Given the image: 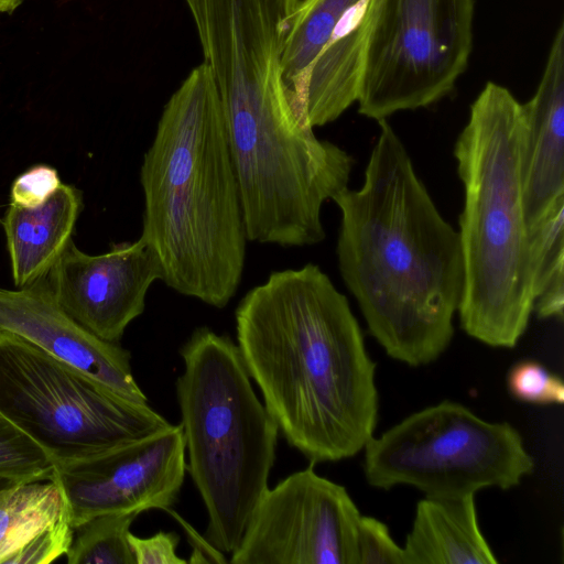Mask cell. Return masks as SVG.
I'll return each instance as SVG.
<instances>
[{"instance_id": "cell-1", "label": "cell", "mask_w": 564, "mask_h": 564, "mask_svg": "<svg viewBox=\"0 0 564 564\" xmlns=\"http://www.w3.org/2000/svg\"><path fill=\"white\" fill-rule=\"evenodd\" d=\"M237 346L286 443L311 464L358 454L378 419L376 364L347 297L307 263L239 302Z\"/></svg>"}, {"instance_id": "cell-2", "label": "cell", "mask_w": 564, "mask_h": 564, "mask_svg": "<svg viewBox=\"0 0 564 564\" xmlns=\"http://www.w3.org/2000/svg\"><path fill=\"white\" fill-rule=\"evenodd\" d=\"M378 123L362 186L333 198L341 214L336 253L371 335L391 358L417 367L453 338L463 252L401 139L387 119Z\"/></svg>"}, {"instance_id": "cell-3", "label": "cell", "mask_w": 564, "mask_h": 564, "mask_svg": "<svg viewBox=\"0 0 564 564\" xmlns=\"http://www.w3.org/2000/svg\"><path fill=\"white\" fill-rule=\"evenodd\" d=\"M141 238L170 289L223 308L240 285L248 241L225 117L209 66L171 95L140 169Z\"/></svg>"}, {"instance_id": "cell-4", "label": "cell", "mask_w": 564, "mask_h": 564, "mask_svg": "<svg viewBox=\"0 0 564 564\" xmlns=\"http://www.w3.org/2000/svg\"><path fill=\"white\" fill-rule=\"evenodd\" d=\"M521 105L506 87L488 82L454 147L464 186L458 231L464 290L457 312L465 333L492 347H514L533 312Z\"/></svg>"}, {"instance_id": "cell-5", "label": "cell", "mask_w": 564, "mask_h": 564, "mask_svg": "<svg viewBox=\"0 0 564 564\" xmlns=\"http://www.w3.org/2000/svg\"><path fill=\"white\" fill-rule=\"evenodd\" d=\"M180 355L184 371L175 388L186 471L207 512L205 541L231 554L269 488L279 430L228 335L197 327Z\"/></svg>"}, {"instance_id": "cell-6", "label": "cell", "mask_w": 564, "mask_h": 564, "mask_svg": "<svg viewBox=\"0 0 564 564\" xmlns=\"http://www.w3.org/2000/svg\"><path fill=\"white\" fill-rule=\"evenodd\" d=\"M0 414L55 466L100 454L171 423L18 335L0 332Z\"/></svg>"}, {"instance_id": "cell-7", "label": "cell", "mask_w": 564, "mask_h": 564, "mask_svg": "<svg viewBox=\"0 0 564 564\" xmlns=\"http://www.w3.org/2000/svg\"><path fill=\"white\" fill-rule=\"evenodd\" d=\"M364 449L370 486H412L429 498L510 489L534 469L517 429L485 421L449 400L412 413L381 436H372Z\"/></svg>"}, {"instance_id": "cell-8", "label": "cell", "mask_w": 564, "mask_h": 564, "mask_svg": "<svg viewBox=\"0 0 564 564\" xmlns=\"http://www.w3.org/2000/svg\"><path fill=\"white\" fill-rule=\"evenodd\" d=\"M474 0H370L358 112L377 121L427 107L465 72Z\"/></svg>"}, {"instance_id": "cell-9", "label": "cell", "mask_w": 564, "mask_h": 564, "mask_svg": "<svg viewBox=\"0 0 564 564\" xmlns=\"http://www.w3.org/2000/svg\"><path fill=\"white\" fill-rule=\"evenodd\" d=\"M360 516L346 488L311 464L265 490L229 562L357 564Z\"/></svg>"}, {"instance_id": "cell-10", "label": "cell", "mask_w": 564, "mask_h": 564, "mask_svg": "<svg viewBox=\"0 0 564 564\" xmlns=\"http://www.w3.org/2000/svg\"><path fill=\"white\" fill-rule=\"evenodd\" d=\"M370 0H300L282 68L301 115L315 128L357 101L364 72Z\"/></svg>"}, {"instance_id": "cell-11", "label": "cell", "mask_w": 564, "mask_h": 564, "mask_svg": "<svg viewBox=\"0 0 564 564\" xmlns=\"http://www.w3.org/2000/svg\"><path fill=\"white\" fill-rule=\"evenodd\" d=\"M181 424L120 444L93 457L54 467L73 527L121 512L169 510L178 499L186 473Z\"/></svg>"}, {"instance_id": "cell-12", "label": "cell", "mask_w": 564, "mask_h": 564, "mask_svg": "<svg viewBox=\"0 0 564 564\" xmlns=\"http://www.w3.org/2000/svg\"><path fill=\"white\" fill-rule=\"evenodd\" d=\"M63 310L99 338L119 343L145 308L150 286L162 279L159 258L141 237L101 254L79 250L73 240L48 272Z\"/></svg>"}, {"instance_id": "cell-13", "label": "cell", "mask_w": 564, "mask_h": 564, "mask_svg": "<svg viewBox=\"0 0 564 564\" xmlns=\"http://www.w3.org/2000/svg\"><path fill=\"white\" fill-rule=\"evenodd\" d=\"M0 332L20 336L122 398L148 402L132 375L130 351L69 316L46 278L14 290L0 288Z\"/></svg>"}, {"instance_id": "cell-14", "label": "cell", "mask_w": 564, "mask_h": 564, "mask_svg": "<svg viewBox=\"0 0 564 564\" xmlns=\"http://www.w3.org/2000/svg\"><path fill=\"white\" fill-rule=\"evenodd\" d=\"M522 106V193L530 230L564 204V25L555 33L534 96Z\"/></svg>"}, {"instance_id": "cell-15", "label": "cell", "mask_w": 564, "mask_h": 564, "mask_svg": "<svg viewBox=\"0 0 564 564\" xmlns=\"http://www.w3.org/2000/svg\"><path fill=\"white\" fill-rule=\"evenodd\" d=\"M73 536L69 507L54 479L0 488V564L52 563Z\"/></svg>"}, {"instance_id": "cell-16", "label": "cell", "mask_w": 564, "mask_h": 564, "mask_svg": "<svg viewBox=\"0 0 564 564\" xmlns=\"http://www.w3.org/2000/svg\"><path fill=\"white\" fill-rule=\"evenodd\" d=\"M80 209L79 191L64 183L39 206L10 203L1 223L15 288L47 276L72 240Z\"/></svg>"}, {"instance_id": "cell-17", "label": "cell", "mask_w": 564, "mask_h": 564, "mask_svg": "<svg viewBox=\"0 0 564 564\" xmlns=\"http://www.w3.org/2000/svg\"><path fill=\"white\" fill-rule=\"evenodd\" d=\"M403 552L405 564L498 562L480 531L475 496L420 500Z\"/></svg>"}, {"instance_id": "cell-18", "label": "cell", "mask_w": 564, "mask_h": 564, "mask_svg": "<svg viewBox=\"0 0 564 564\" xmlns=\"http://www.w3.org/2000/svg\"><path fill=\"white\" fill-rule=\"evenodd\" d=\"M564 204L529 230L533 312L540 318H563Z\"/></svg>"}, {"instance_id": "cell-19", "label": "cell", "mask_w": 564, "mask_h": 564, "mask_svg": "<svg viewBox=\"0 0 564 564\" xmlns=\"http://www.w3.org/2000/svg\"><path fill=\"white\" fill-rule=\"evenodd\" d=\"M138 512L106 513L74 528L69 564H135L129 534Z\"/></svg>"}, {"instance_id": "cell-20", "label": "cell", "mask_w": 564, "mask_h": 564, "mask_svg": "<svg viewBox=\"0 0 564 564\" xmlns=\"http://www.w3.org/2000/svg\"><path fill=\"white\" fill-rule=\"evenodd\" d=\"M53 471L47 454L0 414V478L14 482L48 480Z\"/></svg>"}, {"instance_id": "cell-21", "label": "cell", "mask_w": 564, "mask_h": 564, "mask_svg": "<svg viewBox=\"0 0 564 564\" xmlns=\"http://www.w3.org/2000/svg\"><path fill=\"white\" fill-rule=\"evenodd\" d=\"M507 384L511 395L523 402L562 404L564 401V383L561 377L534 360H523L512 366Z\"/></svg>"}, {"instance_id": "cell-22", "label": "cell", "mask_w": 564, "mask_h": 564, "mask_svg": "<svg viewBox=\"0 0 564 564\" xmlns=\"http://www.w3.org/2000/svg\"><path fill=\"white\" fill-rule=\"evenodd\" d=\"M357 564H405L403 547L388 527L372 517L360 516L357 524Z\"/></svg>"}, {"instance_id": "cell-23", "label": "cell", "mask_w": 564, "mask_h": 564, "mask_svg": "<svg viewBox=\"0 0 564 564\" xmlns=\"http://www.w3.org/2000/svg\"><path fill=\"white\" fill-rule=\"evenodd\" d=\"M55 169L34 166L15 178L11 188V202L25 207L43 204L59 186Z\"/></svg>"}, {"instance_id": "cell-24", "label": "cell", "mask_w": 564, "mask_h": 564, "mask_svg": "<svg viewBox=\"0 0 564 564\" xmlns=\"http://www.w3.org/2000/svg\"><path fill=\"white\" fill-rule=\"evenodd\" d=\"M129 543L135 564H185L176 547L180 535L176 532L159 531L149 538H140L130 532Z\"/></svg>"}, {"instance_id": "cell-25", "label": "cell", "mask_w": 564, "mask_h": 564, "mask_svg": "<svg viewBox=\"0 0 564 564\" xmlns=\"http://www.w3.org/2000/svg\"><path fill=\"white\" fill-rule=\"evenodd\" d=\"M22 3V0H0V13H12Z\"/></svg>"}, {"instance_id": "cell-26", "label": "cell", "mask_w": 564, "mask_h": 564, "mask_svg": "<svg viewBox=\"0 0 564 564\" xmlns=\"http://www.w3.org/2000/svg\"><path fill=\"white\" fill-rule=\"evenodd\" d=\"M11 482H14V481L6 479V478H0V488L4 487Z\"/></svg>"}]
</instances>
